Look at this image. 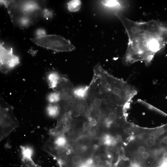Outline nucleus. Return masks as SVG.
Segmentation results:
<instances>
[{"label":"nucleus","mask_w":167,"mask_h":167,"mask_svg":"<svg viewBox=\"0 0 167 167\" xmlns=\"http://www.w3.org/2000/svg\"><path fill=\"white\" fill-rule=\"evenodd\" d=\"M113 140L115 143H120L122 142V138L121 135H117L113 137Z\"/></svg>","instance_id":"18"},{"label":"nucleus","mask_w":167,"mask_h":167,"mask_svg":"<svg viewBox=\"0 0 167 167\" xmlns=\"http://www.w3.org/2000/svg\"><path fill=\"white\" fill-rule=\"evenodd\" d=\"M92 165L93 167H98L99 164L98 162L95 161L93 163Z\"/></svg>","instance_id":"29"},{"label":"nucleus","mask_w":167,"mask_h":167,"mask_svg":"<svg viewBox=\"0 0 167 167\" xmlns=\"http://www.w3.org/2000/svg\"><path fill=\"white\" fill-rule=\"evenodd\" d=\"M44 16L46 19L50 18L52 15V13L50 11L47 9H45L43 11Z\"/></svg>","instance_id":"19"},{"label":"nucleus","mask_w":167,"mask_h":167,"mask_svg":"<svg viewBox=\"0 0 167 167\" xmlns=\"http://www.w3.org/2000/svg\"><path fill=\"white\" fill-rule=\"evenodd\" d=\"M115 13L123 24L128 38L123 63L129 66L142 61L146 65H149L155 54L167 44V25L154 20L135 22L120 12Z\"/></svg>","instance_id":"1"},{"label":"nucleus","mask_w":167,"mask_h":167,"mask_svg":"<svg viewBox=\"0 0 167 167\" xmlns=\"http://www.w3.org/2000/svg\"><path fill=\"white\" fill-rule=\"evenodd\" d=\"M84 141L82 138H79L76 140V143L78 146H81L84 143Z\"/></svg>","instance_id":"23"},{"label":"nucleus","mask_w":167,"mask_h":167,"mask_svg":"<svg viewBox=\"0 0 167 167\" xmlns=\"http://www.w3.org/2000/svg\"><path fill=\"white\" fill-rule=\"evenodd\" d=\"M165 132V130L162 126L158 128L156 130V133L158 135H161L163 134Z\"/></svg>","instance_id":"20"},{"label":"nucleus","mask_w":167,"mask_h":167,"mask_svg":"<svg viewBox=\"0 0 167 167\" xmlns=\"http://www.w3.org/2000/svg\"><path fill=\"white\" fill-rule=\"evenodd\" d=\"M81 5V2L80 0H71L68 3V9L71 12L76 11L80 9Z\"/></svg>","instance_id":"11"},{"label":"nucleus","mask_w":167,"mask_h":167,"mask_svg":"<svg viewBox=\"0 0 167 167\" xmlns=\"http://www.w3.org/2000/svg\"><path fill=\"white\" fill-rule=\"evenodd\" d=\"M138 151L139 153L142 154L146 152V148L144 146H141L139 147Z\"/></svg>","instance_id":"25"},{"label":"nucleus","mask_w":167,"mask_h":167,"mask_svg":"<svg viewBox=\"0 0 167 167\" xmlns=\"http://www.w3.org/2000/svg\"><path fill=\"white\" fill-rule=\"evenodd\" d=\"M95 160L96 162L100 163L102 161V158L100 156H97L95 157Z\"/></svg>","instance_id":"27"},{"label":"nucleus","mask_w":167,"mask_h":167,"mask_svg":"<svg viewBox=\"0 0 167 167\" xmlns=\"http://www.w3.org/2000/svg\"><path fill=\"white\" fill-rule=\"evenodd\" d=\"M65 150L62 148H58L56 152V156L60 159L63 158L65 156Z\"/></svg>","instance_id":"15"},{"label":"nucleus","mask_w":167,"mask_h":167,"mask_svg":"<svg viewBox=\"0 0 167 167\" xmlns=\"http://www.w3.org/2000/svg\"><path fill=\"white\" fill-rule=\"evenodd\" d=\"M107 117L109 120L113 122L117 120L118 117L115 112H111L109 113Z\"/></svg>","instance_id":"14"},{"label":"nucleus","mask_w":167,"mask_h":167,"mask_svg":"<svg viewBox=\"0 0 167 167\" xmlns=\"http://www.w3.org/2000/svg\"><path fill=\"white\" fill-rule=\"evenodd\" d=\"M0 71L4 73H7L19 63V57L13 54L12 48L8 50L1 43L0 45Z\"/></svg>","instance_id":"6"},{"label":"nucleus","mask_w":167,"mask_h":167,"mask_svg":"<svg viewBox=\"0 0 167 167\" xmlns=\"http://www.w3.org/2000/svg\"><path fill=\"white\" fill-rule=\"evenodd\" d=\"M91 127V124L89 122H86L84 124V127L86 130H90Z\"/></svg>","instance_id":"24"},{"label":"nucleus","mask_w":167,"mask_h":167,"mask_svg":"<svg viewBox=\"0 0 167 167\" xmlns=\"http://www.w3.org/2000/svg\"><path fill=\"white\" fill-rule=\"evenodd\" d=\"M88 86H81L75 88L74 93L76 98L86 100L88 94Z\"/></svg>","instance_id":"8"},{"label":"nucleus","mask_w":167,"mask_h":167,"mask_svg":"<svg viewBox=\"0 0 167 167\" xmlns=\"http://www.w3.org/2000/svg\"><path fill=\"white\" fill-rule=\"evenodd\" d=\"M75 88L69 79L62 76L55 89L60 95L61 103L63 106L68 108L74 107L77 98L74 93Z\"/></svg>","instance_id":"5"},{"label":"nucleus","mask_w":167,"mask_h":167,"mask_svg":"<svg viewBox=\"0 0 167 167\" xmlns=\"http://www.w3.org/2000/svg\"><path fill=\"white\" fill-rule=\"evenodd\" d=\"M163 143L166 144H167V136L165 137L163 139Z\"/></svg>","instance_id":"30"},{"label":"nucleus","mask_w":167,"mask_h":167,"mask_svg":"<svg viewBox=\"0 0 167 167\" xmlns=\"http://www.w3.org/2000/svg\"><path fill=\"white\" fill-rule=\"evenodd\" d=\"M155 141L153 138L149 137L146 139L145 143L147 146L149 147L153 146L155 144Z\"/></svg>","instance_id":"16"},{"label":"nucleus","mask_w":167,"mask_h":167,"mask_svg":"<svg viewBox=\"0 0 167 167\" xmlns=\"http://www.w3.org/2000/svg\"><path fill=\"white\" fill-rule=\"evenodd\" d=\"M94 71L100 90L110 105L124 107L137 94V91L134 86L111 75L100 64L95 67Z\"/></svg>","instance_id":"2"},{"label":"nucleus","mask_w":167,"mask_h":167,"mask_svg":"<svg viewBox=\"0 0 167 167\" xmlns=\"http://www.w3.org/2000/svg\"><path fill=\"white\" fill-rule=\"evenodd\" d=\"M37 35L38 36H41L46 35V32L43 29H38L36 32Z\"/></svg>","instance_id":"22"},{"label":"nucleus","mask_w":167,"mask_h":167,"mask_svg":"<svg viewBox=\"0 0 167 167\" xmlns=\"http://www.w3.org/2000/svg\"><path fill=\"white\" fill-rule=\"evenodd\" d=\"M30 40L40 46L56 51H70L75 49L69 41L58 35H46Z\"/></svg>","instance_id":"4"},{"label":"nucleus","mask_w":167,"mask_h":167,"mask_svg":"<svg viewBox=\"0 0 167 167\" xmlns=\"http://www.w3.org/2000/svg\"><path fill=\"white\" fill-rule=\"evenodd\" d=\"M98 142L100 145H104L106 144V139L105 136H102L99 139Z\"/></svg>","instance_id":"21"},{"label":"nucleus","mask_w":167,"mask_h":167,"mask_svg":"<svg viewBox=\"0 0 167 167\" xmlns=\"http://www.w3.org/2000/svg\"><path fill=\"white\" fill-rule=\"evenodd\" d=\"M23 159L25 164V167H37L33 161L32 156L23 157Z\"/></svg>","instance_id":"13"},{"label":"nucleus","mask_w":167,"mask_h":167,"mask_svg":"<svg viewBox=\"0 0 167 167\" xmlns=\"http://www.w3.org/2000/svg\"><path fill=\"white\" fill-rule=\"evenodd\" d=\"M60 107L59 104H50L46 109L48 115L51 117L55 118L58 116L60 113Z\"/></svg>","instance_id":"10"},{"label":"nucleus","mask_w":167,"mask_h":167,"mask_svg":"<svg viewBox=\"0 0 167 167\" xmlns=\"http://www.w3.org/2000/svg\"><path fill=\"white\" fill-rule=\"evenodd\" d=\"M99 131V129L97 128H96L95 130V132L96 133H98Z\"/></svg>","instance_id":"31"},{"label":"nucleus","mask_w":167,"mask_h":167,"mask_svg":"<svg viewBox=\"0 0 167 167\" xmlns=\"http://www.w3.org/2000/svg\"><path fill=\"white\" fill-rule=\"evenodd\" d=\"M0 140L7 137L19 126L12 107L2 98L0 100Z\"/></svg>","instance_id":"3"},{"label":"nucleus","mask_w":167,"mask_h":167,"mask_svg":"<svg viewBox=\"0 0 167 167\" xmlns=\"http://www.w3.org/2000/svg\"><path fill=\"white\" fill-rule=\"evenodd\" d=\"M59 93L56 91L50 94L48 97V100L51 104H56L59 103L60 101Z\"/></svg>","instance_id":"12"},{"label":"nucleus","mask_w":167,"mask_h":167,"mask_svg":"<svg viewBox=\"0 0 167 167\" xmlns=\"http://www.w3.org/2000/svg\"><path fill=\"white\" fill-rule=\"evenodd\" d=\"M61 76L56 72L49 73L47 77V80L49 87L53 89L56 88Z\"/></svg>","instance_id":"7"},{"label":"nucleus","mask_w":167,"mask_h":167,"mask_svg":"<svg viewBox=\"0 0 167 167\" xmlns=\"http://www.w3.org/2000/svg\"><path fill=\"white\" fill-rule=\"evenodd\" d=\"M167 161V153H164L162 157L161 161Z\"/></svg>","instance_id":"28"},{"label":"nucleus","mask_w":167,"mask_h":167,"mask_svg":"<svg viewBox=\"0 0 167 167\" xmlns=\"http://www.w3.org/2000/svg\"><path fill=\"white\" fill-rule=\"evenodd\" d=\"M81 157L79 156H74L72 158V161L73 163L77 165L79 164L81 161Z\"/></svg>","instance_id":"17"},{"label":"nucleus","mask_w":167,"mask_h":167,"mask_svg":"<svg viewBox=\"0 0 167 167\" xmlns=\"http://www.w3.org/2000/svg\"><path fill=\"white\" fill-rule=\"evenodd\" d=\"M141 156L143 159H146L149 157V154L148 152H145L142 154Z\"/></svg>","instance_id":"26"},{"label":"nucleus","mask_w":167,"mask_h":167,"mask_svg":"<svg viewBox=\"0 0 167 167\" xmlns=\"http://www.w3.org/2000/svg\"><path fill=\"white\" fill-rule=\"evenodd\" d=\"M104 6L116 9H121L124 8L125 5L124 2L118 0H103L101 2Z\"/></svg>","instance_id":"9"}]
</instances>
